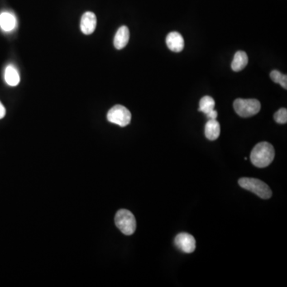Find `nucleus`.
<instances>
[{
	"mask_svg": "<svg viewBox=\"0 0 287 287\" xmlns=\"http://www.w3.org/2000/svg\"><path fill=\"white\" fill-rule=\"evenodd\" d=\"M275 152L273 145L268 142H260L250 153V160L255 167L263 169L269 166L274 160Z\"/></svg>",
	"mask_w": 287,
	"mask_h": 287,
	"instance_id": "nucleus-1",
	"label": "nucleus"
},
{
	"mask_svg": "<svg viewBox=\"0 0 287 287\" xmlns=\"http://www.w3.org/2000/svg\"><path fill=\"white\" fill-rule=\"evenodd\" d=\"M239 184L244 189L257 195L262 199H268L272 197V191L270 187L260 179L244 177L239 179Z\"/></svg>",
	"mask_w": 287,
	"mask_h": 287,
	"instance_id": "nucleus-2",
	"label": "nucleus"
},
{
	"mask_svg": "<svg viewBox=\"0 0 287 287\" xmlns=\"http://www.w3.org/2000/svg\"><path fill=\"white\" fill-rule=\"evenodd\" d=\"M115 224L125 236H131L136 231V219L129 210H119L115 216Z\"/></svg>",
	"mask_w": 287,
	"mask_h": 287,
	"instance_id": "nucleus-3",
	"label": "nucleus"
},
{
	"mask_svg": "<svg viewBox=\"0 0 287 287\" xmlns=\"http://www.w3.org/2000/svg\"><path fill=\"white\" fill-rule=\"evenodd\" d=\"M236 113L242 117H252L259 113L261 104L256 99H241L238 98L233 104Z\"/></svg>",
	"mask_w": 287,
	"mask_h": 287,
	"instance_id": "nucleus-4",
	"label": "nucleus"
},
{
	"mask_svg": "<svg viewBox=\"0 0 287 287\" xmlns=\"http://www.w3.org/2000/svg\"><path fill=\"white\" fill-rule=\"evenodd\" d=\"M132 115L125 106L121 105L114 106L109 110L107 119L111 123L118 125L121 127L127 126L131 122Z\"/></svg>",
	"mask_w": 287,
	"mask_h": 287,
	"instance_id": "nucleus-5",
	"label": "nucleus"
},
{
	"mask_svg": "<svg viewBox=\"0 0 287 287\" xmlns=\"http://www.w3.org/2000/svg\"><path fill=\"white\" fill-rule=\"evenodd\" d=\"M175 244L177 248L183 251V252L187 253V254H191V253L194 252L197 247V243L195 238L188 233H179L177 235V237L175 238Z\"/></svg>",
	"mask_w": 287,
	"mask_h": 287,
	"instance_id": "nucleus-6",
	"label": "nucleus"
},
{
	"mask_svg": "<svg viewBox=\"0 0 287 287\" xmlns=\"http://www.w3.org/2000/svg\"><path fill=\"white\" fill-rule=\"evenodd\" d=\"M97 26V17L95 14L87 11L82 15L81 20V30L85 35H91L95 30Z\"/></svg>",
	"mask_w": 287,
	"mask_h": 287,
	"instance_id": "nucleus-7",
	"label": "nucleus"
},
{
	"mask_svg": "<svg viewBox=\"0 0 287 287\" xmlns=\"http://www.w3.org/2000/svg\"><path fill=\"white\" fill-rule=\"evenodd\" d=\"M166 44L169 50L176 53H179L184 50V38L179 33L173 31L167 35Z\"/></svg>",
	"mask_w": 287,
	"mask_h": 287,
	"instance_id": "nucleus-8",
	"label": "nucleus"
},
{
	"mask_svg": "<svg viewBox=\"0 0 287 287\" xmlns=\"http://www.w3.org/2000/svg\"><path fill=\"white\" fill-rule=\"evenodd\" d=\"M130 30L126 26H122L118 29L115 35L113 44L117 50H121L126 46L130 41Z\"/></svg>",
	"mask_w": 287,
	"mask_h": 287,
	"instance_id": "nucleus-9",
	"label": "nucleus"
},
{
	"mask_svg": "<svg viewBox=\"0 0 287 287\" xmlns=\"http://www.w3.org/2000/svg\"><path fill=\"white\" fill-rule=\"evenodd\" d=\"M221 135V125L216 119H210L205 125V136L208 140H216Z\"/></svg>",
	"mask_w": 287,
	"mask_h": 287,
	"instance_id": "nucleus-10",
	"label": "nucleus"
},
{
	"mask_svg": "<svg viewBox=\"0 0 287 287\" xmlns=\"http://www.w3.org/2000/svg\"><path fill=\"white\" fill-rule=\"evenodd\" d=\"M248 63V56L246 52L240 50L237 51L234 56L233 61L231 63V69L233 71H241L246 66Z\"/></svg>",
	"mask_w": 287,
	"mask_h": 287,
	"instance_id": "nucleus-11",
	"label": "nucleus"
},
{
	"mask_svg": "<svg viewBox=\"0 0 287 287\" xmlns=\"http://www.w3.org/2000/svg\"><path fill=\"white\" fill-rule=\"evenodd\" d=\"M16 20L12 14L2 12L0 15V26L4 31H11L15 27Z\"/></svg>",
	"mask_w": 287,
	"mask_h": 287,
	"instance_id": "nucleus-12",
	"label": "nucleus"
},
{
	"mask_svg": "<svg viewBox=\"0 0 287 287\" xmlns=\"http://www.w3.org/2000/svg\"><path fill=\"white\" fill-rule=\"evenodd\" d=\"M5 81L11 87H16L20 82V74L17 69L12 66H9L5 70Z\"/></svg>",
	"mask_w": 287,
	"mask_h": 287,
	"instance_id": "nucleus-13",
	"label": "nucleus"
},
{
	"mask_svg": "<svg viewBox=\"0 0 287 287\" xmlns=\"http://www.w3.org/2000/svg\"><path fill=\"white\" fill-rule=\"evenodd\" d=\"M215 106H216V102L212 97L204 96L199 101V111L205 113L206 115L208 114L210 112L214 110Z\"/></svg>",
	"mask_w": 287,
	"mask_h": 287,
	"instance_id": "nucleus-14",
	"label": "nucleus"
},
{
	"mask_svg": "<svg viewBox=\"0 0 287 287\" xmlns=\"http://www.w3.org/2000/svg\"><path fill=\"white\" fill-rule=\"evenodd\" d=\"M270 79L275 83H279L283 88H287V75L281 74L278 70H273L270 72Z\"/></svg>",
	"mask_w": 287,
	"mask_h": 287,
	"instance_id": "nucleus-15",
	"label": "nucleus"
},
{
	"mask_svg": "<svg viewBox=\"0 0 287 287\" xmlns=\"http://www.w3.org/2000/svg\"><path fill=\"white\" fill-rule=\"evenodd\" d=\"M274 121L277 123L286 124L287 122V110L286 108H282L274 113Z\"/></svg>",
	"mask_w": 287,
	"mask_h": 287,
	"instance_id": "nucleus-16",
	"label": "nucleus"
},
{
	"mask_svg": "<svg viewBox=\"0 0 287 287\" xmlns=\"http://www.w3.org/2000/svg\"><path fill=\"white\" fill-rule=\"evenodd\" d=\"M217 116H218V112H217V111L215 110H212V112H210L208 114H207V117L209 120L210 119H216L217 118Z\"/></svg>",
	"mask_w": 287,
	"mask_h": 287,
	"instance_id": "nucleus-17",
	"label": "nucleus"
},
{
	"mask_svg": "<svg viewBox=\"0 0 287 287\" xmlns=\"http://www.w3.org/2000/svg\"><path fill=\"white\" fill-rule=\"evenodd\" d=\"M5 115H6V109H5L3 105L0 102V119L3 118L5 117Z\"/></svg>",
	"mask_w": 287,
	"mask_h": 287,
	"instance_id": "nucleus-18",
	"label": "nucleus"
}]
</instances>
